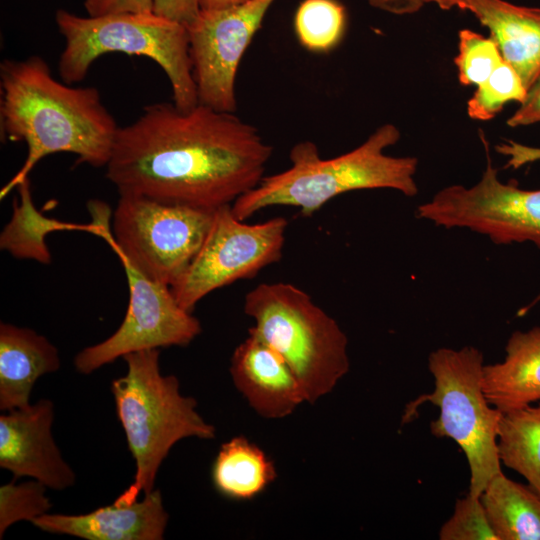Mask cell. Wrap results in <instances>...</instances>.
Wrapping results in <instances>:
<instances>
[{"mask_svg": "<svg viewBox=\"0 0 540 540\" xmlns=\"http://www.w3.org/2000/svg\"><path fill=\"white\" fill-rule=\"evenodd\" d=\"M0 134L24 142L22 167L1 189L5 197L44 157L72 153L78 163L106 167L120 126L95 87L56 79L40 56L4 59L0 64Z\"/></svg>", "mask_w": 540, "mask_h": 540, "instance_id": "obj_2", "label": "cell"}, {"mask_svg": "<svg viewBox=\"0 0 540 540\" xmlns=\"http://www.w3.org/2000/svg\"><path fill=\"white\" fill-rule=\"evenodd\" d=\"M399 139V129L387 123L353 150L325 159L315 143L299 142L290 151V167L264 176L231 205L232 211L244 221L272 206L296 207L302 216H311L343 193L366 189H393L413 197L418 193L417 158L385 153Z\"/></svg>", "mask_w": 540, "mask_h": 540, "instance_id": "obj_3", "label": "cell"}, {"mask_svg": "<svg viewBox=\"0 0 540 540\" xmlns=\"http://www.w3.org/2000/svg\"><path fill=\"white\" fill-rule=\"evenodd\" d=\"M440 540H499L489 524L480 497L456 500L452 516L441 526Z\"/></svg>", "mask_w": 540, "mask_h": 540, "instance_id": "obj_27", "label": "cell"}, {"mask_svg": "<svg viewBox=\"0 0 540 540\" xmlns=\"http://www.w3.org/2000/svg\"><path fill=\"white\" fill-rule=\"evenodd\" d=\"M10 220L0 234V248L17 259L51 263L46 236L55 231L84 230L100 235L101 225H80L48 218L33 203L29 177L17 187Z\"/></svg>", "mask_w": 540, "mask_h": 540, "instance_id": "obj_20", "label": "cell"}, {"mask_svg": "<svg viewBox=\"0 0 540 540\" xmlns=\"http://www.w3.org/2000/svg\"><path fill=\"white\" fill-rule=\"evenodd\" d=\"M346 25V9L338 0H302L293 20L298 42L312 53H328L336 48Z\"/></svg>", "mask_w": 540, "mask_h": 540, "instance_id": "obj_23", "label": "cell"}, {"mask_svg": "<svg viewBox=\"0 0 540 540\" xmlns=\"http://www.w3.org/2000/svg\"><path fill=\"white\" fill-rule=\"evenodd\" d=\"M168 518L161 492L154 488L130 505L113 503L80 515L46 513L32 524L48 533L86 540H162Z\"/></svg>", "mask_w": 540, "mask_h": 540, "instance_id": "obj_15", "label": "cell"}, {"mask_svg": "<svg viewBox=\"0 0 540 540\" xmlns=\"http://www.w3.org/2000/svg\"><path fill=\"white\" fill-rule=\"evenodd\" d=\"M129 288V303L118 329L104 341L88 346L74 358L76 370L90 374L126 354L170 346H186L201 325L176 301L171 287L151 280L120 259Z\"/></svg>", "mask_w": 540, "mask_h": 540, "instance_id": "obj_11", "label": "cell"}, {"mask_svg": "<svg viewBox=\"0 0 540 540\" xmlns=\"http://www.w3.org/2000/svg\"><path fill=\"white\" fill-rule=\"evenodd\" d=\"M57 348L43 335L25 327L0 325V409L30 405L36 381L60 368Z\"/></svg>", "mask_w": 540, "mask_h": 540, "instance_id": "obj_17", "label": "cell"}, {"mask_svg": "<svg viewBox=\"0 0 540 540\" xmlns=\"http://www.w3.org/2000/svg\"><path fill=\"white\" fill-rule=\"evenodd\" d=\"M502 362L484 365L483 392L501 412L540 401V326L514 331Z\"/></svg>", "mask_w": 540, "mask_h": 540, "instance_id": "obj_18", "label": "cell"}, {"mask_svg": "<svg viewBox=\"0 0 540 540\" xmlns=\"http://www.w3.org/2000/svg\"><path fill=\"white\" fill-rule=\"evenodd\" d=\"M272 151L235 113L160 102L119 127L106 176L120 195L215 210L260 183Z\"/></svg>", "mask_w": 540, "mask_h": 540, "instance_id": "obj_1", "label": "cell"}, {"mask_svg": "<svg viewBox=\"0 0 540 540\" xmlns=\"http://www.w3.org/2000/svg\"><path fill=\"white\" fill-rule=\"evenodd\" d=\"M443 10L469 11L490 32L503 59L528 88L540 76V8L505 0H424Z\"/></svg>", "mask_w": 540, "mask_h": 540, "instance_id": "obj_16", "label": "cell"}, {"mask_svg": "<svg viewBox=\"0 0 540 540\" xmlns=\"http://www.w3.org/2000/svg\"><path fill=\"white\" fill-rule=\"evenodd\" d=\"M540 123V76L528 88L524 100L507 120L510 127L528 126Z\"/></svg>", "mask_w": 540, "mask_h": 540, "instance_id": "obj_30", "label": "cell"}, {"mask_svg": "<svg viewBox=\"0 0 540 540\" xmlns=\"http://www.w3.org/2000/svg\"><path fill=\"white\" fill-rule=\"evenodd\" d=\"M55 22L65 41L57 66L65 83L83 81L105 54L143 56L165 72L175 106L188 110L198 104L185 25L154 12L83 17L64 9L56 11Z\"/></svg>", "mask_w": 540, "mask_h": 540, "instance_id": "obj_5", "label": "cell"}, {"mask_svg": "<svg viewBox=\"0 0 540 540\" xmlns=\"http://www.w3.org/2000/svg\"><path fill=\"white\" fill-rule=\"evenodd\" d=\"M159 356V349L126 354V374L111 383L116 414L136 464L133 482L114 501L118 506L154 489L158 470L177 442L215 437L214 426L197 412L196 400L180 393L174 375L161 374Z\"/></svg>", "mask_w": 540, "mask_h": 540, "instance_id": "obj_4", "label": "cell"}, {"mask_svg": "<svg viewBox=\"0 0 540 540\" xmlns=\"http://www.w3.org/2000/svg\"><path fill=\"white\" fill-rule=\"evenodd\" d=\"M482 140L486 167L481 179L471 187L456 184L439 190L418 206L417 217L447 229H468L498 245L531 242L540 249V189L503 183ZM539 300L540 295L530 306Z\"/></svg>", "mask_w": 540, "mask_h": 540, "instance_id": "obj_9", "label": "cell"}, {"mask_svg": "<svg viewBox=\"0 0 540 540\" xmlns=\"http://www.w3.org/2000/svg\"><path fill=\"white\" fill-rule=\"evenodd\" d=\"M527 89L517 71L503 61L479 85L467 102V113L471 119L486 121L494 118L509 102L524 100Z\"/></svg>", "mask_w": 540, "mask_h": 540, "instance_id": "obj_24", "label": "cell"}, {"mask_svg": "<svg viewBox=\"0 0 540 540\" xmlns=\"http://www.w3.org/2000/svg\"><path fill=\"white\" fill-rule=\"evenodd\" d=\"M215 210L123 194L114 211L113 236L106 231L103 238L119 259L172 287L201 248Z\"/></svg>", "mask_w": 540, "mask_h": 540, "instance_id": "obj_8", "label": "cell"}, {"mask_svg": "<svg viewBox=\"0 0 540 540\" xmlns=\"http://www.w3.org/2000/svg\"><path fill=\"white\" fill-rule=\"evenodd\" d=\"M368 2L374 8L397 15L417 12L425 4L424 0H368Z\"/></svg>", "mask_w": 540, "mask_h": 540, "instance_id": "obj_32", "label": "cell"}, {"mask_svg": "<svg viewBox=\"0 0 540 540\" xmlns=\"http://www.w3.org/2000/svg\"><path fill=\"white\" fill-rule=\"evenodd\" d=\"M47 488L35 479L19 484L13 479L0 487V539L11 525L19 521L32 523L48 513L52 504Z\"/></svg>", "mask_w": 540, "mask_h": 540, "instance_id": "obj_26", "label": "cell"}, {"mask_svg": "<svg viewBox=\"0 0 540 540\" xmlns=\"http://www.w3.org/2000/svg\"><path fill=\"white\" fill-rule=\"evenodd\" d=\"M273 462L245 437L222 444L212 465L211 478L223 496L247 500L262 493L276 478Z\"/></svg>", "mask_w": 540, "mask_h": 540, "instance_id": "obj_21", "label": "cell"}, {"mask_svg": "<svg viewBox=\"0 0 540 540\" xmlns=\"http://www.w3.org/2000/svg\"><path fill=\"white\" fill-rule=\"evenodd\" d=\"M54 405L41 399L0 416V467L14 478L29 477L53 490L74 485L76 476L53 435Z\"/></svg>", "mask_w": 540, "mask_h": 540, "instance_id": "obj_13", "label": "cell"}, {"mask_svg": "<svg viewBox=\"0 0 540 540\" xmlns=\"http://www.w3.org/2000/svg\"><path fill=\"white\" fill-rule=\"evenodd\" d=\"M230 373L236 388L262 417H286L306 401L286 361L252 333L234 350Z\"/></svg>", "mask_w": 540, "mask_h": 540, "instance_id": "obj_14", "label": "cell"}, {"mask_svg": "<svg viewBox=\"0 0 540 540\" xmlns=\"http://www.w3.org/2000/svg\"><path fill=\"white\" fill-rule=\"evenodd\" d=\"M250 0H200L202 10L224 9L246 3Z\"/></svg>", "mask_w": 540, "mask_h": 540, "instance_id": "obj_33", "label": "cell"}, {"mask_svg": "<svg viewBox=\"0 0 540 540\" xmlns=\"http://www.w3.org/2000/svg\"><path fill=\"white\" fill-rule=\"evenodd\" d=\"M287 226L283 217L249 224L234 215L231 205L217 208L201 248L171 287L176 301L192 312L209 293L238 280L250 279L278 262Z\"/></svg>", "mask_w": 540, "mask_h": 540, "instance_id": "obj_10", "label": "cell"}, {"mask_svg": "<svg viewBox=\"0 0 540 540\" xmlns=\"http://www.w3.org/2000/svg\"><path fill=\"white\" fill-rule=\"evenodd\" d=\"M483 367V354L473 346L431 352L428 368L434 377V390L410 402L402 420L410 421L426 402L439 408L430 431L436 437L452 439L464 452L470 471L469 494L476 497L502 471L497 434L503 412L485 397Z\"/></svg>", "mask_w": 540, "mask_h": 540, "instance_id": "obj_7", "label": "cell"}, {"mask_svg": "<svg viewBox=\"0 0 540 540\" xmlns=\"http://www.w3.org/2000/svg\"><path fill=\"white\" fill-rule=\"evenodd\" d=\"M276 0H250L216 10H200L187 26L198 103L235 113L239 64Z\"/></svg>", "mask_w": 540, "mask_h": 540, "instance_id": "obj_12", "label": "cell"}, {"mask_svg": "<svg viewBox=\"0 0 540 540\" xmlns=\"http://www.w3.org/2000/svg\"><path fill=\"white\" fill-rule=\"evenodd\" d=\"M497 449L500 462L540 495V401L502 414Z\"/></svg>", "mask_w": 540, "mask_h": 540, "instance_id": "obj_22", "label": "cell"}, {"mask_svg": "<svg viewBox=\"0 0 540 540\" xmlns=\"http://www.w3.org/2000/svg\"><path fill=\"white\" fill-rule=\"evenodd\" d=\"M495 150L507 157L506 167L513 169L540 161V147L528 146L514 140H506L496 145Z\"/></svg>", "mask_w": 540, "mask_h": 540, "instance_id": "obj_31", "label": "cell"}, {"mask_svg": "<svg viewBox=\"0 0 540 540\" xmlns=\"http://www.w3.org/2000/svg\"><path fill=\"white\" fill-rule=\"evenodd\" d=\"M499 540H540V495L499 472L480 495Z\"/></svg>", "mask_w": 540, "mask_h": 540, "instance_id": "obj_19", "label": "cell"}, {"mask_svg": "<svg viewBox=\"0 0 540 540\" xmlns=\"http://www.w3.org/2000/svg\"><path fill=\"white\" fill-rule=\"evenodd\" d=\"M200 0H154L153 12L189 26L199 14Z\"/></svg>", "mask_w": 540, "mask_h": 540, "instance_id": "obj_29", "label": "cell"}, {"mask_svg": "<svg viewBox=\"0 0 540 540\" xmlns=\"http://www.w3.org/2000/svg\"><path fill=\"white\" fill-rule=\"evenodd\" d=\"M458 39V54L454 58L458 80L463 86L478 87L504 61L499 46L492 37L470 29H461Z\"/></svg>", "mask_w": 540, "mask_h": 540, "instance_id": "obj_25", "label": "cell"}, {"mask_svg": "<svg viewBox=\"0 0 540 540\" xmlns=\"http://www.w3.org/2000/svg\"><path fill=\"white\" fill-rule=\"evenodd\" d=\"M244 313L254 320L249 333L286 361L307 402L314 403L331 392L349 371L345 333L296 285L258 284L245 295Z\"/></svg>", "mask_w": 540, "mask_h": 540, "instance_id": "obj_6", "label": "cell"}, {"mask_svg": "<svg viewBox=\"0 0 540 540\" xmlns=\"http://www.w3.org/2000/svg\"><path fill=\"white\" fill-rule=\"evenodd\" d=\"M87 16L153 12L154 0H84Z\"/></svg>", "mask_w": 540, "mask_h": 540, "instance_id": "obj_28", "label": "cell"}]
</instances>
